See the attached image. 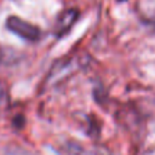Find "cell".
<instances>
[{"label": "cell", "mask_w": 155, "mask_h": 155, "mask_svg": "<svg viewBox=\"0 0 155 155\" xmlns=\"http://www.w3.org/2000/svg\"><path fill=\"white\" fill-rule=\"evenodd\" d=\"M78 16H79V13L75 8H69V10L63 11L59 15V17L57 18V22H56V27H54L56 35L57 36L64 35L71 28V25L75 23Z\"/></svg>", "instance_id": "obj_2"}, {"label": "cell", "mask_w": 155, "mask_h": 155, "mask_svg": "<svg viewBox=\"0 0 155 155\" xmlns=\"http://www.w3.org/2000/svg\"><path fill=\"white\" fill-rule=\"evenodd\" d=\"M8 102V92H7V87L5 85V82L2 80H0V109L5 108L6 104Z\"/></svg>", "instance_id": "obj_3"}, {"label": "cell", "mask_w": 155, "mask_h": 155, "mask_svg": "<svg viewBox=\"0 0 155 155\" xmlns=\"http://www.w3.org/2000/svg\"><path fill=\"white\" fill-rule=\"evenodd\" d=\"M6 28L19 38L28 41H36L40 38V29L36 25L17 16H10L6 19Z\"/></svg>", "instance_id": "obj_1"}, {"label": "cell", "mask_w": 155, "mask_h": 155, "mask_svg": "<svg viewBox=\"0 0 155 155\" xmlns=\"http://www.w3.org/2000/svg\"><path fill=\"white\" fill-rule=\"evenodd\" d=\"M119 1H125V0H119Z\"/></svg>", "instance_id": "obj_4"}]
</instances>
